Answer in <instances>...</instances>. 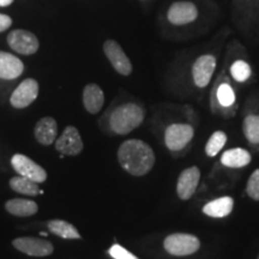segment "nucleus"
Segmentation results:
<instances>
[{"mask_svg": "<svg viewBox=\"0 0 259 259\" xmlns=\"http://www.w3.org/2000/svg\"><path fill=\"white\" fill-rule=\"evenodd\" d=\"M118 161L121 168L134 177H143L153 169L155 153L153 148L141 139H127L118 150Z\"/></svg>", "mask_w": 259, "mask_h": 259, "instance_id": "f257e3e1", "label": "nucleus"}, {"mask_svg": "<svg viewBox=\"0 0 259 259\" xmlns=\"http://www.w3.org/2000/svg\"><path fill=\"white\" fill-rule=\"evenodd\" d=\"M145 111L137 103L127 102L118 106L109 116V126L116 135H128L143 124Z\"/></svg>", "mask_w": 259, "mask_h": 259, "instance_id": "f03ea898", "label": "nucleus"}, {"mask_svg": "<svg viewBox=\"0 0 259 259\" xmlns=\"http://www.w3.org/2000/svg\"><path fill=\"white\" fill-rule=\"evenodd\" d=\"M231 11L239 30L250 32L259 29V0H232Z\"/></svg>", "mask_w": 259, "mask_h": 259, "instance_id": "7ed1b4c3", "label": "nucleus"}, {"mask_svg": "<svg viewBox=\"0 0 259 259\" xmlns=\"http://www.w3.org/2000/svg\"><path fill=\"white\" fill-rule=\"evenodd\" d=\"M198 5L191 0H178L167 9L166 19L173 27H189L199 19Z\"/></svg>", "mask_w": 259, "mask_h": 259, "instance_id": "20e7f679", "label": "nucleus"}, {"mask_svg": "<svg viewBox=\"0 0 259 259\" xmlns=\"http://www.w3.org/2000/svg\"><path fill=\"white\" fill-rule=\"evenodd\" d=\"M216 67L218 58L212 53H204L197 57L191 66V79L193 85L198 89L206 88L211 82Z\"/></svg>", "mask_w": 259, "mask_h": 259, "instance_id": "39448f33", "label": "nucleus"}, {"mask_svg": "<svg viewBox=\"0 0 259 259\" xmlns=\"http://www.w3.org/2000/svg\"><path fill=\"white\" fill-rule=\"evenodd\" d=\"M163 247L168 253L177 257H185L196 253L200 248V240L193 234L174 233L163 240Z\"/></svg>", "mask_w": 259, "mask_h": 259, "instance_id": "423d86ee", "label": "nucleus"}, {"mask_svg": "<svg viewBox=\"0 0 259 259\" xmlns=\"http://www.w3.org/2000/svg\"><path fill=\"white\" fill-rule=\"evenodd\" d=\"M236 103L234 87L225 73L220 74L211 93V105L213 108H222L225 111L232 109Z\"/></svg>", "mask_w": 259, "mask_h": 259, "instance_id": "0eeeda50", "label": "nucleus"}, {"mask_svg": "<svg viewBox=\"0 0 259 259\" xmlns=\"http://www.w3.org/2000/svg\"><path fill=\"white\" fill-rule=\"evenodd\" d=\"M194 128L185 122H176L168 126L164 131V143L170 151H179L193 139Z\"/></svg>", "mask_w": 259, "mask_h": 259, "instance_id": "6e6552de", "label": "nucleus"}, {"mask_svg": "<svg viewBox=\"0 0 259 259\" xmlns=\"http://www.w3.org/2000/svg\"><path fill=\"white\" fill-rule=\"evenodd\" d=\"M8 45L12 51L22 56H31L38 51L40 42L35 34L25 29H16L8 35Z\"/></svg>", "mask_w": 259, "mask_h": 259, "instance_id": "1a4fd4ad", "label": "nucleus"}, {"mask_svg": "<svg viewBox=\"0 0 259 259\" xmlns=\"http://www.w3.org/2000/svg\"><path fill=\"white\" fill-rule=\"evenodd\" d=\"M103 53L107 57V59L109 60V63L113 66L116 72L121 76H130L134 70L131 60L128 59V57L126 56V53L122 50V47L118 42L108 38L103 44Z\"/></svg>", "mask_w": 259, "mask_h": 259, "instance_id": "9d476101", "label": "nucleus"}, {"mask_svg": "<svg viewBox=\"0 0 259 259\" xmlns=\"http://www.w3.org/2000/svg\"><path fill=\"white\" fill-rule=\"evenodd\" d=\"M11 166L17 171L18 176L28 178L38 184L44 183L47 179L46 170L23 154H15L11 158Z\"/></svg>", "mask_w": 259, "mask_h": 259, "instance_id": "9b49d317", "label": "nucleus"}, {"mask_svg": "<svg viewBox=\"0 0 259 259\" xmlns=\"http://www.w3.org/2000/svg\"><path fill=\"white\" fill-rule=\"evenodd\" d=\"M12 245L16 250L22 253L31 255V257H47L53 253L54 247L50 241L34 236H23L17 238L12 241Z\"/></svg>", "mask_w": 259, "mask_h": 259, "instance_id": "f8f14e48", "label": "nucleus"}, {"mask_svg": "<svg viewBox=\"0 0 259 259\" xmlns=\"http://www.w3.org/2000/svg\"><path fill=\"white\" fill-rule=\"evenodd\" d=\"M38 96V83L34 78L24 79L19 85L14 90L11 97H10V103L15 108L22 109L27 108L30 106Z\"/></svg>", "mask_w": 259, "mask_h": 259, "instance_id": "ddd939ff", "label": "nucleus"}, {"mask_svg": "<svg viewBox=\"0 0 259 259\" xmlns=\"http://www.w3.org/2000/svg\"><path fill=\"white\" fill-rule=\"evenodd\" d=\"M200 169L197 166L186 168L180 173L177 183V193L181 200H189L199 185Z\"/></svg>", "mask_w": 259, "mask_h": 259, "instance_id": "4468645a", "label": "nucleus"}, {"mask_svg": "<svg viewBox=\"0 0 259 259\" xmlns=\"http://www.w3.org/2000/svg\"><path fill=\"white\" fill-rule=\"evenodd\" d=\"M56 149L63 155L76 156L82 153L83 141L79 131L74 126H67L56 142Z\"/></svg>", "mask_w": 259, "mask_h": 259, "instance_id": "2eb2a0df", "label": "nucleus"}, {"mask_svg": "<svg viewBox=\"0 0 259 259\" xmlns=\"http://www.w3.org/2000/svg\"><path fill=\"white\" fill-rule=\"evenodd\" d=\"M24 64L19 58L8 52L0 51V78L16 79L23 73Z\"/></svg>", "mask_w": 259, "mask_h": 259, "instance_id": "dca6fc26", "label": "nucleus"}, {"mask_svg": "<svg viewBox=\"0 0 259 259\" xmlns=\"http://www.w3.org/2000/svg\"><path fill=\"white\" fill-rule=\"evenodd\" d=\"M34 135L40 144L46 145V147L53 144L58 135V124L56 119L52 116H45L40 119L35 126Z\"/></svg>", "mask_w": 259, "mask_h": 259, "instance_id": "f3484780", "label": "nucleus"}, {"mask_svg": "<svg viewBox=\"0 0 259 259\" xmlns=\"http://www.w3.org/2000/svg\"><path fill=\"white\" fill-rule=\"evenodd\" d=\"M83 105L90 114H97L105 105V94L100 85L90 83L83 89Z\"/></svg>", "mask_w": 259, "mask_h": 259, "instance_id": "a211bd4d", "label": "nucleus"}, {"mask_svg": "<svg viewBox=\"0 0 259 259\" xmlns=\"http://www.w3.org/2000/svg\"><path fill=\"white\" fill-rule=\"evenodd\" d=\"M234 208V199L229 196L221 197L208 202L203 206L202 211L204 215L213 219H223L231 215Z\"/></svg>", "mask_w": 259, "mask_h": 259, "instance_id": "6ab92c4d", "label": "nucleus"}, {"mask_svg": "<svg viewBox=\"0 0 259 259\" xmlns=\"http://www.w3.org/2000/svg\"><path fill=\"white\" fill-rule=\"evenodd\" d=\"M6 211L18 218H28L35 215L38 211V205L36 202L30 199L15 198L10 199L5 203Z\"/></svg>", "mask_w": 259, "mask_h": 259, "instance_id": "aec40b11", "label": "nucleus"}, {"mask_svg": "<svg viewBox=\"0 0 259 259\" xmlns=\"http://www.w3.org/2000/svg\"><path fill=\"white\" fill-rule=\"evenodd\" d=\"M252 156L246 149L234 148L223 153L221 163L228 168H244L251 163Z\"/></svg>", "mask_w": 259, "mask_h": 259, "instance_id": "412c9836", "label": "nucleus"}, {"mask_svg": "<svg viewBox=\"0 0 259 259\" xmlns=\"http://www.w3.org/2000/svg\"><path fill=\"white\" fill-rule=\"evenodd\" d=\"M48 231L63 239H80L79 232L73 225L64 220H51L47 223Z\"/></svg>", "mask_w": 259, "mask_h": 259, "instance_id": "4be33fe9", "label": "nucleus"}, {"mask_svg": "<svg viewBox=\"0 0 259 259\" xmlns=\"http://www.w3.org/2000/svg\"><path fill=\"white\" fill-rule=\"evenodd\" d=\"M10 187L15 191V192L21 194H27V196H37L38 193H42L38 186V183L32 181L28 178L24 177H15L10 180Z\"/></svg>", "mask_w": 259, "mask_h": 259, "instance_id": "5701e85b", "label": "nucleus"}, {"mask_svg": "<svg viewBox=\"0 0 259 259\" xmlns=\"http://www.w3.org/2000/svg\"><path fill=\"white\" fill-rule=\"evenodd\" d=\"M242 132L246 141L252 145H259V114L250 113L242 121Z\"/></svg>", "mask_w": 259, "mask_h": 259, "instance_id": "b1692460", "label": "nucleus"}, {"mask_svg": "<svg viewBox=\"0 0 259 259\" xmlns=\"http://www.w3.org/2000/svg\"><path fill=\"white\" fill-rule=\"evenodd\" d=\"M229 76L236 83H246L252 77V67L245 59H236L229 66Z\"/></svg>", "mask_w": 259, "mask_h": 259, "instance_id": "393cba45", "label": "nucleus"}, {"mask_svg": "<svg viewBox=\"0 0 259 259\" xmlns=\"http://www.w3.org/2000/svg\"><path fill=\"white\" fill-rule=\"evenodd\" d=\"M227 137L226 132L223 131H215L210 136L208 142L205 145V154L209 157H215L220 151L222 150L227 143Z\"/></svg>", "mask_w": 259, "mask_h": 259, "instance_id": "a878e982", "label": "nucleus"}, {"mask_svg": "<svg viewBox=\"0 0 259 259\" xmlns=\"http://www.w3.org/2000/svg\"><path fill=\"white\" fill-rule=\"evenodd\" d=\"M246 193L252 200L259 202V168L251 174L246 185Z\"/></svg>", "mask_w": 259, "mask_h": 259, "instance_id": "bb28decb", "label": "nucleus"}, {"mask_svg": "<svg viewBox=\"0 0 259 259\" xmlns=\"http://www.w3.org/2000/svg\"><path fill=\"white\" fill-rule=\"evenodd\" d=\"M108 254L113 259H139L134 253H131V252L127 251L125 247H122L119 244L112 245L111 248L108 250Z\"/></svg>", "mask_w": 259, "mask_h": 259, "instance_id": "cd10ccee", "label": "nucleus"}, {"mask_svg": "<svg viewBox=\"0 0 259 259\" xmlns=\"http://www.w3.org/2000/svg\"><path fill=\"white\" fill-rule=\"evenodd\" d=\"M12 25V18L8 15L0 14V32L8 30Z\"/></svg>", "mask_w": 259, "mask_h": 259, "instance_id": "c85d7f7f", "label": "nucleus"}, {"mask_svg": "<svg viewBox=\"0 0 259 259\" xmlns=\"http://www.w3.org/2000/svg\"><path fill=\"white\" fill-rule=\"evenodd\" d=\"M14 3V0H0V8H8Z\"/></svg>", "mask_w": 259, "mask_h": 259, "instance_id": "c756f323", "label": "nucleus"}, {"mask_svg": "<svg viewBox=\"0 0 259 259\" xmlns=\"http://www.w3.org/2000/svg\"><path fill=\"white\" fill-rule=\"evenodd\" d=\"M257 259H259V255H258V257H257Z\"/></svg>", "mask_w": 259, "mask_h": 259, "instance_id": "7c9ffc66", "label": "nucleus"}]
</instances>
